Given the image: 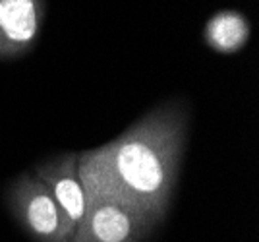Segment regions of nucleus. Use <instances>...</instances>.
<instances>
[{"label": "nucleus", "instance_id": "f257e3e1", "mask_svg": "<svg viewBox=\"0 0 259 242\" xmlns=\"http://www.w3.org/2000/svg\"><path fill=\"white\" fill-rule=\"evenodd\" d=\"M188 128V101L170 99L149 109L112 142L79 153L77 171L87 198L122 201L157 227L172 201Z\"/></svg>", "mask_w": 259, "mask_h": 242}, {"label": "nucleus", "instance_id": "f03ea898", "mask_svg": "<svg viewBox=\"0 0 259 242\" xmlns=\"http://www.w3.org/2000/svg\"><path fill=\"white\" fill-rule=\"evenodd\" d=\"M4 199L12 215L37 242H68L62 211L33 171L14 178Z\"/></svg>", "mask_w": 259, "mask_h": 242}, {"label": "nucleus", "instance_id": "7ed1b4c3", "mask_svg": "<svg viewBox=\"0 0 259 242\" xmlns=\"http://www.w3.org/2000/svg\"><path fill=\"white\" fill-rule=\"evenodd\" d=\"M155 229L138 209L110 198H87L85 213L70 242H143Z\"/></svg>", "mask_w": 259, "mask_h": 242}, {"label": "nucleus", "instance_id": "20e7f679", "mask_svg": "<svg viewBox=\"0 0 259 242\" xmlns=\"http://www.w3.org/2000/svg\"><path fill=\"white\" fill-rule=\"evenodd\" d=\"M77 159H79V153L76 151L58 153L51 159L41 161L33 171L62 211L64 234L68 242L74 236L87 206V194L79 178Z\"/></svg>", "mask_w": 259, "mask_h": 242}, {"label": "nucleus", "instance_id": "39448f33", "mask_svg": "<svg viewBox=\"0 0 259 242\" xmlns=\"http://www.w3.org/2000/svg\"><path fill=\"white\" fill-rule=\"evenodd\" d=\"M47 0H0V60H18L37 45L47 22Z\"/></svg>", "mask_w": 259, "mask_h": 242}, {"label": "nucleus", "instance_id": "423d86ee", "mask_svg": "<svg viewBox=\"0 0 259 242\" xmlns=\"http://www.w3.org/2000/svg\"><path fill=\"white\" fill-rule=\"evenodd\" d=\"M248 18L238 10H221L213 14L205 23L203 39L209 49L221 55H232L244 49L249 41Z\"/></svg>", "mask_w": 259, "mask_h": 242}]
</instances>
